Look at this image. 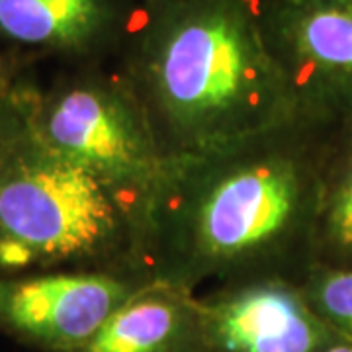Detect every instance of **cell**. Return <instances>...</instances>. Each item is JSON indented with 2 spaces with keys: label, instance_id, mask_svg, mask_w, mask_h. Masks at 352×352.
Returning a JSON list of instances; mask_svg holds the SVG:
<instances>
[{
  "label": "cell",
  "instance_id": "cell-1",
  "mask_svg": "<svg viewBox=\"0 0 352 352\" xmlns=\"http://www.w3.org/2000/svg\"><path fill=\"white\" fill-rule=\"evenodd\" d=\"M342 120L300 110L215 151L170 161L151 192L141 272L194 294L314 264L323 178Z\"/></svg>",
  "mask_w": 352,
  "mask_h": 352
},
{
  "label": "cell",
  "instance_id": "cell-2",
  "mask_svg": "<svg viewBox=\"0 0 352 352\" xmlns=\"http://www.w3.org/2000/svg\"><path fill=\"white\" fill-rule=\"evenodd\" d=\"M166 163L227 147L300 112L256 0H164L124 73Z\"/></svg>",
  "mask_w": 352,
  "mask_h": 352
},
{
  "label": "cell",
  "instance_id": "cell-3",
  "mask_svg": "<svg viewBox=\"0 0 352 352\" xmlns=\"http://www.w3.org/2000/svg\"><path fill=\"white\" fill-rule=\"evenodd\" d=\"M145 208L141 194L51 153L25 129L0 170V278L47 270L145 278Z\"/></svg>",
  "mask_w": 352,
  "mask_h": 352
},
{
  "label": "cell",
  "instance_id": "cell-4",
  "mask_svg": "<svg viewBox=\"0 0 352 352\" xmlns=\"http://www.w3.org/2000/svg\"><path fill=\"white\" fill-rule=\"evenodd\" d=\"M28 131L41 147L145 200L166 164L124 75L90 73L34 88Z\"/></svg>",
  "mask_w": 352,
  "mask_h": 352
},
{
  "label": "cell",
  "instance_id": "cell-5",
  "mask_svg": "<svg viewBox=\"0 0 352 352\" xmlns=\"http://www.w3.org/2000/svg\"><path fill=\"white\" fill-rule=\"evenodd\" d=\"M151 280L116 270H47L0 278V331L45 352H78Z\"/></svg>",
  "mask_w": 352,
  "mask_h": 352
},
{
  "label": "cell",
  "instance_id": "cell-6",
  "mask_svg": "<svg viewBox=\"0 0 352 352\" xmlns=\"http://www.w3.org/2000/svg\"><path fill=\"white\" fill-rule=\"evenodd\" d=\"M264 39L298 106L352 118V2L256 0Z\"/></svg>",
  "mask_w": 352,
  "mask_h": 352
},
{
  "label": "cell",
  "instance_id": "cell-7",
  "mask_svg": "<svg viewBox=\"0 0 352 352\" xmlns=\"http://www.w3.org/2000/svg\"><path fill=\"white\" fill-rule=\"evenodd\" d=\"M196 307L206 352H325L340 344L289 278L231 284L196 298Z\"/></svg>",
  "mask_w": 352,
  "mask_h": 352
},
{
  "label": "cell",
  "instance_id": "cell-8",
  "mask_svg": "<svg viewBox=\"0 0 352 352\" xmlns=\"http://www.w3.org/2000/svg\"><path fill=\"white\" fill-rule=\"evenodd\" d=\"M78 352H206L196 296L149 282L118 307Z\"/></svg>",
  "mask_w": 352,
  "mask_h": 352
},
{
  "label": "cell",
  "instance_id": "cell-9",
  "mask_svg": "<svg viewBox=\"0 0 352 352\" xmlns=\"http://www.w3.org/2000/svg\"><path fill=\"white\" fill-rule=\"evenodd\" d=\"M113 22V0H0V39L25 50L85 53Z\"/></svg>",
  "mask_w": 352,
  "mask_h": 352
},
{
  "label": "cell",
  "instance_id": "cell-10",
  "mask_svg": "<svg viewBox=\"0 0 352 352\" xmlns=\"http://www.w3.org/2000/svg\"><path fill=\"white\" fill-rule=\"evenodd\" d=\"M314 264L352 266V118L342 120L329 155L315 223Z\"/></svg>",
  "mask_w": 352,
  "mask_h": 352
},
{
  "label": "cell",
  "instance_id": "cell-11",
  "mask_svg": "<svg viewBox=\"0 0 352 352\" xmlns=\"http://www.w3.org/2000/svg\"><path fill=\"white\" fill-rule=\"evenodd\" d=\"M298 284L315 315L340 342L352 344V266L311 264Z\"/></svg>",
  "mask_w": 352,
  "mask_h": 352
},
{
  "label": "cell",
  "instance_id": "cell-12",
  "mask_svg": "<svg viewBox=\"0 0 352 352\" xmlns=\"http://www.w3.org/2000/svg\"><path fill=\"white\" fill-rule=\"evenodd\" d=\"M34 88V85L22 78L12 94L4 102H0V170L25 135L28 108Z\"/></svg>",
  "mask_w": 352,
  "mask_h": 352
},
{
  "label": "cell",
  "instance_id": "cell-13",
  "mask_svg": "<svg viewBox=\"0 0 352 352\" xmlns=\"http://www.w3.org/2000/svg\"><path fill=\"white\" fill-rule=\"evenodd\" d=\"M20 80V63L16 55L0 51V102H4L12 94Z\"/></svg>",
  "mask_w": 352,
  "mask_h": 352
},
{
  "label": "cell",
  "instance_id": "cell-14",
  "mask_svg": "<svg viewBox=\"0 0 352 352\" xmlns=\"http://www.w3.org/2000/svg\"><path fill=\"white\" fill-rule=\"evenodd\" d=\"M325 352H352V344H344V342H340V344H335V346H331Z\"/></svg>",
  "mask_w": 352,
  "mask_h": 352
},
{
  "label": "cell",
  "instance_id": "cell-15",
  "mask_svg": "<svg viewBox=\"0 0 352 352\" xmlns=\"http://www.w3.org/2000/svg\"><path fill=\"white\" fill-rule=\"evenodd\" d=\"M145 2H147V4L151 6V4H159V2H164V0H145Z\"/></svg>",
  "mask_w": 352,
  "mask_h": 352
},
{
  "label": "cell",
  "instance_id": "cell-16",
  "mask_svg": "<svg viewBox=\"0 0 352 352\" xmlns=\"http://www.w3.org/2000/svg\"><path fill=\"white\" fill-rule=\"evenodd\" d=\"M321 2H352V0H321Z\"/></svg>",
  "mask_w": 352,
  "mask_h": 352
}]
</instances>
